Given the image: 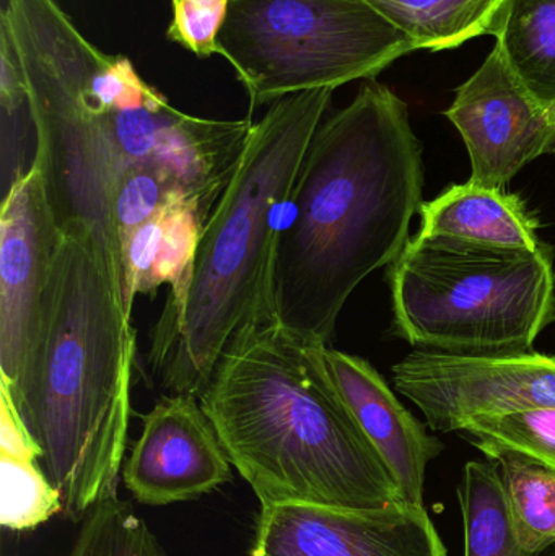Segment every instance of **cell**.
I'll return each instance as SVG.
<instances>
[{
    "label": "cell",
    "instance_id": "cell-1",
    "mask_svg": "<svg viewBox=\"0 0 555 556\" xmlns=\"http://www.w3.org/2000/svg\"><path fill=\"white\" fill-rule=\"evenodd\" d=\"M0 22L28 80L33 162L59 228H87L121 260L113 215L121 178L155 165L173 188H186L211 156L218 121L176 110L133 61L91 45L55 0H3Z\"/></svg>",
    "mask_w": 555,
    "mask_h": 556
},
{
    "label": "cell",
    "instance_id": "cell-2",
    "mask_svg": "<svg viewBox=\"0 0 555 556\" xmlns=\"http://www.w3.org/2000/svg\"><path fill=\"white\" fill-rule=\"evenodd\" d=\"M409 108L368 81L323 121L303 156L274 250L273 317L329 345L355 288L403 253L424 191Z\"/></svg>",
    "mask_w": 555,
    "mask_h": 556
},
{
    "label": "cell",
    "instance_id": "cell-3",
    "mask_svg": "<svg viewBox=\"0 0 555 556\" xmlns=\"http://www.w3.org/2000/svg\"><path fill=\"white\" fill-rule=\"evenodd\" d=\"M134 362L136 330L119 257L87 228L61 230L22 375L13 386L0 384L68 521H84L116 493Z\"/></svg>",
    "mask_w": 555,
    "mask_h": 556
},
{
    "label": "cell",
    "instance_id": "cell-4",
    "mask_svg": "<svg viewBox=\"0 0 555 556\" xmlns=\"http://www.w3.org/2000/svg\"><path fill=\"white\" fill-rule=\"evenodd\" d=\"M321 346L276 320L241 330L199 404L261 506L367 511L404 502L326 371Z\"/></svg>",
    "mask_w": 555,
    "mask_h": 556
},
{
    "label": "cell",
    "instance_id": "cell-5",
    "mask_svg": "<svg viewBox=\"0 0 555 556\" xmlns=\"http://www.w3.org/2000/svg\"><path fill=\"white\" fill-rule=\"evenodd\" d=\"M332 91L282 98L251 129L202 231L185 298L163 309L153 337V372L172 394L199 399L235 337L274 319L270 278L280 218Z\"/></svg>",
    "mask_w": 555,
    "mask_h": 556
},
{
    "label": "cell",
    "instance_id": "cell-6",
    "mask_svg": "<svg viewBox=\"0 0 555 556\" xmlns=\"http://www.w3.org/2000/svg\"><path fill=\"white\" fill-rule=\"evenodd\" d=\"M393 329L424 352H528L555 320L554 250L414 235L388 269Z\"/></svg>",
    "mask_w": 555,
    "mask_h": 556
},
{
    "label": "cell",
    "instance_id": "cell-7",
    "mask_svg": "<svg viewBox=\"0 0 555 556\" xmlns=\"http://www.w3.org/2000/svg\"><path fill=\"white\" fill-rule=\"evenodd\" d=\"M218 51L254 110L377 77L416 49L367 0H230Z\"/></svg>",
    "mask_w": 555,
    "mask_h": 556
},
{
    "label": "cell",
    "instance_id": "cell-8",
    "mask_svg": "<svg viewBox=\"0 0 555 556\" xmlns=\"http://www.w3.org/2000/svg\"><path fill=\"white\" fill-rule=\"evenodd\" d=\"M393 381L430 430L452 433L476 418L555 408V353L466 356L416 350L393 366Z\"/></svg>",
    "mask_w": 555,
    "mask_h": 556
},
{
    "label": "cell",
    "instance_id": "cell-9",
    "mask_svg": "<svg viewBox=\"0 0 555 556\" xmlns=\"http://www.w3.org/2000/svg\"><path fill=\"white\" fill-rule=\"evenodd\" d=\"M59 241L45 175L31 162L16 173L0 212V372L7 386L22 375Z\"/></svg>",
    "mask_w": 555,
    "mask_h": 556
},
{
    "label": "cell",
    "instance_id": "cell-10",
    "mask_svg": "<svg viewBox=\"0 0 555 556\" xmlns=\"http://www.w3.org/2000/svg\"><path fill=\"white\" fill-rule=\"evenodd\" d=\"M445 116L465 140L471 181L505 188L551 146V124L541 104L495 45L484 64L455 91Z\"/></svg>",
    "mask_w": 555,
    "mask_h": 556
},
{
    "label": "cell",
    "instance_id": "cell-11",
    "mask_svg": "<svg viewBox=\"0 0 555 556\" xmlns=\"http://www.w3.org/2000/svg\"><path fill=\"white\" fill-rule=\"evenodd\" d=\"M253 556H449L424 506H261Z\"/></svg>",
    "mask_w": 555,
    "mask_h": 556
},
{
    "label": "cell",
    "instance_id": "cell-12",
    "mask_svg": "<svg viewBox=\"0 0 555 556\" xmlns=\"http://www.w3.org/2000/svg\"><path fill=\"white\" fill-rule=\"evenodd\" d=\"M230 466L201 404L192 395L172 394L143 417L123 479L137 502L166 506L230 482Z\"/></svg>",
    "mask_w": 555,
    "mask_h": 556
},
{
    "label": "cell",
    "instance_id": "cell-13",
    "mask_svg": "<svg viewBox=\"0 0 555 556\" xmlns=\"http://www.w3.org/2000/svg\"><path fill=\"white\" fill-rule=\"evenodd\" d=\"M321 358L342 401L390 467L404 502L424 506L427 467L442 453V441L427 433L367 359L329 345L321 346Z\"/></svg>",
    "mask_w": 555,
    "mask_h": 556
},
{
    "label": "cell",
    "instance_id": "cell-14",
    "mask_svg": "<svg viewBox=\"0 0 555 556\" xmlns=\"http://www.w3.org/2000/svg\"><path fill=\"white\" fill-rule=\"evenodd\" d=\"M420 237H442L502 250L538 251L537 217L527 202L504 188H485L469 179L452 185L419 207Z\"/></svg>",
    "mask_w": 555,
    "mask_h": 556
},
{
    "label": "cell",
    "instance_id": "cell-15",
    "mask_svg": "<svg viewBox=\"0 0 555 556\" xmlns=\"http://www.w3.org/2000/svg\"><path fill=\"white\" fill-rule=\"evenodd\" d=\"M489 35L546 113L555 156V0H504Z\"/></svg>",
    "mask_w": 555,
    "mask_h": 556
},
{
    "label": "cell",
    "instance_id": "cell-16",
    "mask_svg": "<svg viewBox=\"0 0 555 556\" xmlns=\"http://www.w3.org/2000/svg\"><path fill=\"white\" fill-rule=\"evenodd\" d=\"M413 41L414 49L445 51L489 35L504 0H367Z\"/></svg>",
    "mask_w": 555,
    "mask_h": 556
},
{
    "label": "cell",
    "instance_id": "cell-17",
    "mask_svg": "<svg viewBox=\"0 0 555 556\" xmlns=\"http://www.w3.org/2000/svg\"><path fill=\"white\" fill-rule=\"evenodd\" d=\"M501 467L515 539L528 554L555 545V472L514 451H491Z\"/></svg>",
    "mask_w": 555,
    "mask_h": 556
},
{
    "label": "cell",
    "instance_id": "cell-18",
    "mask_svg": "<svg viewBox=\"0 0 555 556\" xmlns=\"http://www.w3.org/2000/svg\"><path fill=\"white\" fill-rule=\"evenodd\" d=\"M465 526V556H533L515 539L495 460H469L458 490Z\"/></svg>",
    "mask_w": 555,
    "mask_h": 556
},
{
    "label": "cell",
    "instance_id": "cell-19",
    "mask_svg": "<svg viewBox=\"0 0 555 556\" xmlns=\"http://www.w3.org/2000/svg\"><path fill=\"white\" fill-rule=\"evenodd\" d=\"M71 556H168L129 503L106 496L81 521Z\"/></svg>",
    "mask_w": 555,
    "mask_h": 556
},
{
    "label": "cell",
    "instance_id": "cell-20",
    "mask_svg": "<svg viewBox=\"0 0 555 556\" xmlns=\"http://www.w3.org/2000/svg\"><path fill=\"white\" fill-rule=\"evenodd\" d=\"M205 220L201 208L175 194L163 208V233L153 269V291L169 285L165 309L178 306L188 290Z\"/></svg>",
    "mask_w": 555,
    "mask_h": 556
},
{
    "label": "cell",
    "instance_id": "cell-21",
    "mask_svg": "<svg viewBox=\"0 0 555 556\" xmlns=\"http://www.w3.org/2000/svg\"><path fill=\"white\" fill-rule=\"evenodd\" d=\"M459 433L484 454L514 451L555 472V408L476 418Z\"/></svg>",
    "mask_w": 555,
    "mask_h": 556
},
{
    "label": "cell",
    "instance_id": "cell-22",
    "mask_svg": "<svg viewBox=\"0 0 555 556\" xmlns=\"http://www.w3.org/2000/svg\"><path fill=\"white\" fill-rule=\"evenodd\" d=\"M62 513L61 496L36 460L0 456V522L10 531L38 528Z\"/></svg>",
    "mask_w": 555,
    "mask_h": 556
},
{
    "label": "cell",
    "instance_id": "cell-23",
    "mask_svg": "<svg viewBox=\"0 0 555 556\" xmlns=\"http://www.w3.org/2000/svg\"><path fill=\"white\" fill-rule=\"evenodd\" d=\"M179 194L155 165H140L121 178L114 192L113 215L121 251L126 241Z\"/></svg>",
    "mask_w": 555,
    "mask_h": 556
},
{
    "label": "cell",
    "instance_id": "cell-24",
    "mask_svg": "<svg viewBox=\"0 0 555 556\" xmlns=\"http://www.w3.org/2000/svg\"><path fill=\"white\" fill-rule=\"evenodd\" d=\"M168 38L198 58L218 54V35L230 0H172Z\"/></svg>",
    "mask_w": 555,
    "mask_h": 556
},
{
    "label": "cell",
    "instance_id": "cell-25",
    "mask_svg": "<svg viewBox=\"0 0 555 556\" xmlns=\"http://www.w3.org/2000/svg\"><path fill=\"white\" fill-rule=\"evenodd\" d=\"M0 456L38 463V450L26 433L13 407L9 391L2 384H0Z\"/></svg>",
    "mask_w": 555,
    "mask_h": 556
}]
</instances>
